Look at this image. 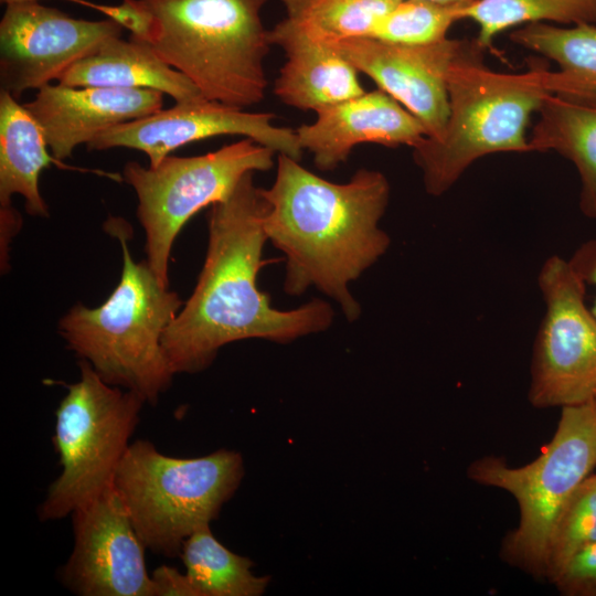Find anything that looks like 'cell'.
<instances>
[{"instance_id": "6da1fadb", "label": "cell", "mask_w": 596, "mask_h": 596, "mask_svg": "<svg viewBox=\"0 0 596 596\" xmlns=\"http://www.w3.org/2000/svg\"><path fill=\"white\" fill-rule=\"evenodd\" d=\"M246 173L224 200L211 205L209 242L196 286L162 337L172 372L194 373L207 368L231 342L265 339L289 343L327 330L333 309L321 299L290 310L272 306L257 287L268 260L264 228L266 203Z\"/></svg>"}, {"instance_id": "7a4b0ae2", "label": "cell", "mask_w": 596, "mask_h": 596, "mask_svg": "<svg viewBox=\"0 0 596 596\" xmlns=\"http://www.w3.org/2000/svg\"><path fill=\"white\" fill-rule=\"evenodd\" d=\"M259 193L267 238L285 256V292L296 296L316 287L349 321L359 318L361 307L349 286L390 246L380 227L390 200L386 177L360 169L348 182L336 183L277 153L274 183Z\"/></svg>"}, {"instance_id": "3957f363", "label": "cell", "mask_w": 596, "mask_h": 596, "mask_svg": "<svg viewBox=\"0 0 596 596\" xmlns=\"http://www.w3.org/2000/svg\"><path fill=\"white\" fill-rule=\"evenodd\" d=\"M105 228L120 238V280L100 306L72 307L60 320L58 331L105 382L156 404L174 375L162 337L183 302L159 281L147 260L132 259L121 219H109Z\"/></svg>"}, {"instance_id": "277c9868", "label": "cell", "mask_w": 596, "mask_h": 596, "mask_svg": "<svg viewBox=\"0 0 596 596\" xmlns=\"http://www.w3.org/2000/svg\"><path fill=\"white\" fill-rule=\"evenodd\" d=\"M482 49L466 41L447 77L449 115L438 139H422L413 148L430 195L447 192L481 157L496 152H528L526 127L550 94L539 61L519 74L485 65Z\"/></svg>"}, {"instance_id": "5b68a950", "label": "cell", "mask_w": 596, "mask_h": 596, "mask_svg": "<svg viewBox=\"0 0 596 596\" xmlns=\"http://www.w3.org/2000/svg\"><path fill=\"white\" fill-rule=\"evenodd\" d=\"M142 1L158 23L151 46L205 98L243 109L265 98L268 0Z\"/></svg>"}, {"instance_id": "8992f818", "label": "cell", "mask_w": 596, "mask_h": 596, "mask_svg": "<svg viewBox=\"0 0 596 596\" xmlns=\"http://www.w3.org/2000/svg\"><path fill=\"white\" fill-rule=\"evenodd\" d=\"M243 476L237 451L177 458L138 439L128 446L113 487L146 549L175 557L190 534L219 515Z\"/></svg>"}, {"instance_id": "52a82bcc", "label": "cell", "mask_w": 596, "mask_h": 596, "mask_svg": "<svg viewBox=\"0 0 596 596\" xmlns=\"http://www.w3.org/2000/svg\"><path fill=\"white\" fill-rule=\"evenodd\" d=\"M596 467V400L562 407L557 428L533 461L510 467L487 456L473 460L472 481L509 492L519 507V523L502 541L500 556L535 578H545L552 530L564 504Z\"/></svg>"}, {"instance_id": "ba28073f", "label": "cell", "mask_w": 596, "mask_h": 596, "mask_svg": "<svg viewBox=\"0 0 596 596\" xmlns=\"http://www.w3.org/2000/svg\"><path fill=\"white\" fill-rule=\"evenodd\" d=\"M55 412L53 443L62 471L39 507L41 521L72 514L113 486L145 400L105 382L85 360Z\"/></svg>"}, {"instance_id": "9c48e42d", "label": "cell", "mask_w": 596, "mask_h": 596, "mask_svg": "<svg viewBox=\"0 0 596 596\" xmlns=\"http://www.w3.org/2000/svg\"><path fill=\"white\" fill-rule=\"evenodd\" d=\"M275 155L243 138L204 155H170L155 167L137 161L125 164L123 179L136 192L137 217L146 234V260L162 285L169 286V258L184 224L200 210L227 198L246 173L269 170Z\"/></svg>"}, {"instance_id": "30bf717a", "label": "cell", "mask_w": 596, "mask_h": 596, "mask_svg": "<svg viewBox=\"0 0 596 596\" xmlns=\"http://www.w3.org/2000/svg\"><path fill=\"white\" fill-rule=\"evenodd\" d=\"M538 284L545 313L536 334L528 398L536 408L596 400V318L585 302L586 284L570 260L553 255Z\"/></svg>"}, {"instance_id": "8fae6325", "label": "cell", "mask_w": 596, "mask_h": 596, "mask_svg": "<svg viewBox=\"0 0 596 596\" xmlns=\"http://www.w3.org/2000/svg\"><path fill=\"white\" fill-rule=\"evenodd\" d=\"M123 30L108 18L76 19L40 1L8 4L0 20V91L19 99L29 89L57 82Z\"/></svg>"}, {"instance_id": "7c38bea8", "label": "cell", "mask_w": 596, "mask_h": 596, "mask_svg": "<svg viewBox=\"0 0 596 596\" xmlns=\"http://www.w3.org/2000/svg\"><path fill=\"white\" fill-rule=\"evenodd\" d=\"M272 113H253L205 97L179 102L168 109L108 128L86 146L88 150L129 148L142 151L157 166L190 142L238 135L300 161L295 129L274 124Z\"/></svg>"}, {"instance_id": "4fadbf2b", "label": "cell", "mask_w": 596, "mask_h": 596, "mask_svg": "<svg viewBox=\"0 0 596 596\" xmlns=\"http://www.w3.org/2000/svg\"><path fill=\"white\" fill-rule=\"evenodd\" d=\"M74 546L60 570L81 596H153L142 541L111 486L72 514Z\"/></svg>"}, {"instance_id": "5bb4252c", "label": "cell", "mask_w": 596, "mask_h": 596, "mask_svg": "<svg viewBox=\"0 0 596 596\" xmlns=\"http://www.w3.org/2000/svg\"><path fill=\"white\" fill-rule=\"evenodd\" d=\"M465 42L404 45L361 36L329 45L414 115L428 138L438 139L449 115L448 73Z\"/></svg>"}, {"instance_id": "9a60e30c", "label": "cell", "mask_w": 596, "mask_h": 596, "mask_svg": "<svg viewBox=\"0 0 596 596\" xmlns=\"http://www.w3.org/2000/svg\"><path fill=\"white\" fill-rule=\"evenodd\" d=\"M41 127L51 155L70 158L104 130L162 109L163 94L148 88L47 84L23 104Z\"/></svg>"}, {"instance_id": "2e32d148", "label": "cell", "mask_w": 596, "mask_h": 596, "mask_svg": "<svg viewBox=\"0 0 596 596\" xmlns=\"http://www.w3.org/2000/svg\"><path fill=\"white\" fill-rule=\"evenodd\" d=\"M312 124L295 129L300 148L315 166L330 171L344 163L361 143L414 148L426 131L422 123L382 89L323 108Z\"/></svg>"}, {"instance_id": "e0dca14e", "label": "cell", "mask_w": 596, "mask_h": 596, "mask_svg": "<svg viewBox=\"0 0 596 596\" xmlns=\"http://www.w3.org/2000/svg\"><path fill=\"white\" fill-rule=\"evenodd\" d=\"M269 41L286 56L274 83V94L285 105L317 113L365 93L358 70L344 56L286 18L269 30Z\"/></svg>"}, {"instance_id": "ac0fdd59", "label": "cell", "mask_w": 596, "mask_h": 596, "mask_svg": "<svg viewBox=\"0 0 596 596\" xmlns=\"http://www.w3.org/2000/svg\"><path fill=\"white\" fill-rule=\"evenodd\" d=\"M57 83L74 86L148 88L169 95L175 103L204 97L194 83L166 63L145 42L121 35L104 41L73 64Z\"/></svg>"}, {"instance_id": "d6986e66", "label": "cell", "mask_w": 596, "mask_h": 596, "mask_svg": "<svg viewBox=\"0 0 596 596\" xmlns=\"http://www.w3.org/2000/svg\"><path fill=\"white\" fill-rule=\"evenodd\" d=\"M47 150L41 127L24 105L0 91V210L11 209V196L19 194L29 214L50 215L40 192V175L61 161Z\"/></svg>"}, {"instance_id": "ffe728a7", "label": "cell", "mask_w": 596, "mask_h": 596, "mask_svg": "<svg viewBox=\"0 0 596 596\" xmlns=\"http://www.w3.org/2000/svg\"><path fill=\"white\" fill-rule=\"evenodd\" d=\"M510 39L558 65L557 71L543 73L550 94L596 107V24L561 28L534 22L512 31Z\"/></svg>"}, {"instance_id": "44dd1931", "label": "cell", "mask_w": 596, "mask_h": 596, "mask_svg": "<svg viewBox=\"0 0 596 596\" xmlns=\"http://www.w3.org/2000/svg\"><path fill=\"white\" fill-rule=\"evenodd\" d=\"M529 138L530 151H555L579 174V209L596 219V107L549 94Z\"/></svg>"}, {"instance_id": "7402d4cb", "label": "cell", "mask_w": 596, "mask_h": 596, "mask_svg": "<svg viewBox=\"0 0 596 596\" xmlns=\"http://www.w3.org/2000/svg\"><path fill=\"white\" fill-rule=\"evenodd\" d=\"M198 596H258L269 582L256 576L249 558L235 554L211 532L210 525L190 534L179 555Z\"/></svg>"}, {"instance_id": "603a6c76", "label": "cell", "mask_w": 596, "mask_h": 596, "mask_svg": "<svg viewBox=\"0 0 596 596\" xmlns=\"http://www.w3.org/2000/svg\"><path fill=\"white\" fill-rule=\"evenodd\" d=\"M286 19L310 39L330 44L371 36L400 0H279Z\"/></svg>"}, {"instance_id": "cb8c5ba5", "label": "cell", "mask_w": 596, "mask_h": 596, "mask_svg": "<svg viewBox=\"0 0 596 596\" xmlns=\"http://www.w3.org/2000/svg\"><path fill=\"white\" fill-rule=\"evenodd\" d=\"M465 19L478 24L476 43L483 50L499 33L520 24H596V0H471Z\"/></svg>"}, {"instance_id": "d4e9b609", "label": "cell", "mask_w": 596, "mask_h": 596, "mask_svg": "<svg viewBox=\"0 0 596 596\" xmlns=\"http://www.w3.org/2000/svg\"><path fill=\"white\" fill-rule=\"evenodd\" d=\"M470 1L400 0L382 18L370 38L404 45L441 42L448 39L451 25L465 19V9Z\"/></svg>"}, {"instance_id": "484cf974", "label": "cell", "mask_w": 596, "mask_h": 596, "mask_svg": "<svg viewBox=\"0 0 596 596\" xmlns=\"http://www.w3.org/2000/svg\"><path fill=\"white\" fill-rule=\"evenodd\" d=\"M596 542V472L572 493L552 530L545 566L550 582L582 549Z\"/></svg>"}, {"instance_id": "4316f807", "label": "cell", "mask_w": 596, "mask_h": 596, "mask_svg": "<svg viewBox=\"0 0 596 596\" xmlns=\"http://www.w3.org/2000/svg\"><path fill=\"white\" fill-rule=\"evenodd\" d=\"M551 583L563 596H596V542L578 551Z\"/></svg>"}, {"instance_id": "83f0119b", "label": "cell", "mask_w": 596, "mask_h": 596, "mask_svg": "<svg viewBox=\"0 0 596 596\" xmlns=\"http://www.w3.org/2000/svg\"><path fill=\"white\" fill-rule=\"evenodd\" d=\"M130 32V38L152 44L158 23L150 8L142 0H121L118 4L88 2V6Z\"/></svg>"}, {"instance_id": "f1b7e54d", "label": "cell", "mask_w": 596, "mask_h": 596, "mask_svg": "<svg viewBox=\"0 0 596 596\" xmlns=\"http://www.w3.org/2000/svg\"><path fill=\"white\" fill-rule=\"evenodd\" d=\"M153 596H198L187 574L161 565L151 574Z\"/></svg>"}, {"instance_id": "f546056e", "label": "cell", "mask_w": 596, "mask_h": 596, "mask_svg": "<svg viewBox=\"0 0 596 596\" xmlns=\"http://www.w3.org/2000/svg\"><path fill=\"white\" fill-rule=\"evenodd\" d=\"M568 260L586 285L596 287V240L582 244ZM590 310L596 318V297Z\"/></svg>"}, {"instance_id": "4dcf8cb0", "label": "cell", "mask_w": 596, "mask_h": 596, "mask_svg": "<svg viewBox=\"0 0 596 596\" xmlns=\"http://www.w3.org/2000/svg\"><path fill=\"white\" fill-rule=\"evenodd\" d=\"M28 1H40V0H0L1 3L4 6L12 4V3H19V2H28ZM76 3L84 4L85 0H70Z\"/></svg>"}, {"instance_id": "1f68e13d", "label": "cell", "mask_w": 596, "mask_h": 596, "mask_svg": "<svg viewBox=\"0 0 596 596\" xmlns=\"http://www.w3.org/2000/svg\"><path fill=\"white\" fill-rule=\"evenodd\" d=\"M437 2H459V1H466V0H432Z\"/></svg>"}]
</instances>
